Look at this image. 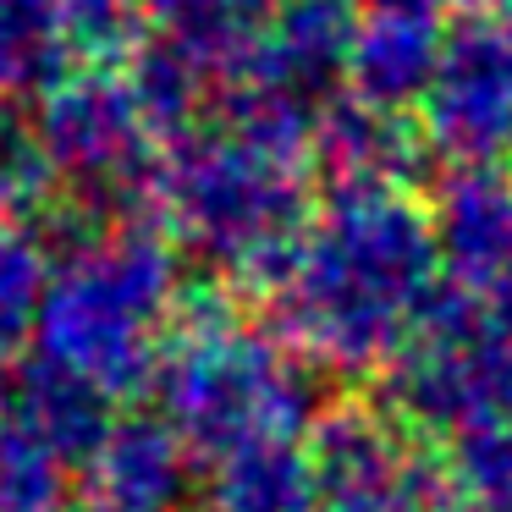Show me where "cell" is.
Segmentation results:
<instances>
[{"label":"cell","instance_id":"cell-1","mask_svg":"<svg viewBox=\"0 0 512 512\" xmlns=\"http://www.w3.org/2000/svg\"><path fill=\"white\" fill-rule=\"evenodd\" d=\"M430 254V226L397 193H336L265 287L281 336L331 369L386 358L430 298Z\"/></svg>","mask_w":512,"mask_h":512},{"label":"cell","instance_id":"cell-2","mask_svg":"<svg viewBox=\"0 0 512 512\" xmlns=\"http://www.w3.org/2000/svg\"><path fill=\"white\" fill-rule=\"evenodd\" d=\"M182 303L177 237L160 221H100L61 248L34 320L39 358L100 397L127 402L155 386L171 314Z\"/></svg>","mask_w":512,"mask_h":512},{"label":"cell","instance_id":"cell-3","mask_svg":"<svg viewBox=\"0 0 512 512\" xmlns=\"http://www.w3.org/2000/svg\"><path fill=\"white\" fill-rule=\"evenodd\" d=\"M155 391L199 463H221L259 441H292L309 419V380L292 342L254 331L226 292H182Z\"/></svg>","mask_w":512,"mask_h":512},{"label":"cell","instance_id":"cell-4","mask_svg":"<svg viewBox=\"0 0 512 512\" xmlns=\"http://www.w3.org/2000/svg\"><path fill=\"white\" fill-rule=\"evenodd\" d=\"M149 204L182 248L232 270L237 281L259 292L281 276L303 232L298 160L270 155L248 138L226 133L221 122L188 127L160 149Z\"/></svg>","mask_w":512,"mask_h":512},{"label":"cell","instance_id":"cell-5","mask_svg":"<svg viewBox=\"0 0 512 512\" xmlns=\"http://www.w3.org/2000/svg\"><path fill=\"white\" fill-rule=\"evenodd\" d=\"M34 127L83 215L105 221L100 210L133 215L149 204L166 138L149 127L122 67L72 61L34 100Z\"/></svg>","mask_w":512,"mask_h":512},{"label":"cell","instance_id":"cell-6","mask_svg":"<svg viewBox=\"0 0 512 512\" xmlns=\"http://www.w3.org/2000/svg\"><path fill=\"white\" fill-rule=\"evenodd\" d=\"M303 452L314 468V512H430L446 496L441 474H430L364 402L314 413Z\"/></svg>","mask_w":512,"mask_h":512},{"label":"cell","instance_id":"cell-7","mask_svg":"<svg viewBox=\"0 0 512 512\" xmlns=\"http://www.w3.org/2000/svg\"><path fill=\"white\" fill-rule=\"evenodd\" d=\"M188 457L166 413H122L78 468V512H177Z\"/></svg>","mask_w":512,"mask_h":512},{"label":"cell","instance_id":"cell-8","mask_svg":"<svg viewBox=\"0 0 512 512\" xmlns=\"http://www.w3.org/2000/svg\"><path fill=\"white\" fill-rule=\"evenodd\" d=\"M435 133L463 155H485L512 127V34L474 28L435 61L430 78Z\"/></svg>","mask_w":512,"mask_h":512},{"label":"cell","instance_id":"cell-9","mask_svg":"<svg viewBox=\"0 0 512 512\" xmlns=\"http://www.w3.org/2000/svg\"><path fill=\"white\" fill-rule=\"evenodd\" d=\"M358 23H364V12L353 0H276L265 39H259L248 67L270 72L287 89L320 100L347 72V61H353Z\"/></svg>","mask_w":512,"mask_h":512},{"label":"cell","instance_id":"cell-10","mask_svg":"<svg viewBox=\"0 0 512 512\" xmlns=\"http://www.w3.org/2000/svg\"><path fill=\"white\" fill-rule=\"evenodd\" d=\"M435 34H430V6H408V0H369L364 23L353 39V61L347 78L358 83V100L397 111L435 78Z\"/></svg>","mask_w":512,"mask_h":512},{"label":"cell","instance_id":"cell-11","mask_svg":"<svg viewBox=\"0 0 512 512\" xmlns=\"http://www.w3.org/2000/svg\"><path fill=\"white\" fill-rule=\"evenodd\" d=\"M138 12H144V34L177 45L215 83H226L254 61L276 0H138Z\"/></svg>","mask_w":512,"mask_h":512},{"label":"cell","instance_id":"cell-12","mask_svg":"<svg viewBox=\"0 0 512 512\" xmlns=\"http://www.w3.org/2000/svg\"><path fill=\"white\" fill-rule=\"evenodd\" d=\"M320 166L336 193H397L402 171H408V133L391 122L386 105H336L320 127Z\"/></svg>","mask_w":512,"mask_h":512},{"label":"cell","instance_id":"cell-13","mask_svg":"<svg viewBox=\"0 0 512 512\" xmlns=\"http://www.w3.org/2000/svg\"><path fill=\"white\" fill-rule=\"evenodd\" d=\"M78 56L61 0H0V100H39Z\"/></svg>","mask_w":512,"mask_h":512},{"label":"cell","instance_id":"cell-14","mask_svg":"<svg viewBox=\"0 0 512 512\" xmlns=\"http://www.w3.org/2000/svg\"><path fill=\"white\" fill-rule=\"evenodd\" d=\"M210 512H314V468L298 435L210 463Z\"/></svg>","mask_w":512,"mask_h":512},{"label":"cell","instance_id":"cell-15","mask_svg":"<svg viewBox=\"0 0 512 512\" xmlns=\"http://www.w3.org/2000/svg\"><path fill=\"white\" fill-rule=\"evenodd\" d=\"M0 512H78V457L0 402Z\"/></svg>","mask_w":512,"mask_h":512},{"label":"cell","instance_id":"cell-16","mask_svg":"<svg viewBox=\"0 0 512 512\" xmlns=\"http://www.w3.org/2000/svg\"><path fill=\"white\" fill-rule=\"evenodd\" d=\"M441 248L463 276H496L512 265V193L485 171H468L446 188Z\"/></svg>","mask_w":512,"mask_h":512},{"label":"cell","instance_id":"cell-17","mask_svg":"<svg viewBox=\"0 0 512 512\" xmlns=\"http://www.w3.org/2000/svg\"><path fill=\"white\" fill-rule=\"evenodd\" d=\"M122 72H127V83H133L138 105H144L149 127H155L166 144L182 138L188 127H199V105H204V94H210L215 78L193 56H182L177 45H166V39H155V34H138L133 50H127V61H122Z\"/></svg>","mask_w":512,"mask_h":512},{"label":"cell","instance_id":"cell-18","mask_svg":"<svg viewBox=\"0 0 512 512\" xmlns=\"http://www.w3.org/2000/svg\"><path fill=\"white\" fill-rule=\"evenodd\" d=\"M61 171L39 138L34 116H17V105L0 100V221L34 226L56 210Z\"/></svg>","mask_w":512,"mask_h":512},{"label":"cell","instance_id":"cell-19","mask_svg":"<svg viewBox=\"0 0 512 512\" xmlns=\"http://www.w3.org/2000/svg\"><path fill=\"white\" fill-rule=\"evenodd\" d=\"M50 265L45 237L34 226H12L0 221V353H17V347L34 336L39 303L50 287Z\"/></svg>","mask_w":512,"mask_h":512},{"label":"cell","instance_id":"cell-20","mask_svg":"<svg viewBox=\"0 0 512 512\" xmlns=\"http://www.w3.org/2000/svg\"><path fill=\"white\" fill-rule=\"evenodd\" d=\"M452 474L468 490H479L485 501L512 496V424H468L457 430Z\"/></svg>","mask_w":512,"mask_h":512},{"label":"cell","instance_id":"cell-21","mask_svg":"<svg viewBox=\"0 0 512 512\" xmlns=\"http://www.w3.org/2000/svg\"><path fill=\"white\" fill-rule=\"evenodd\" d=\"M67 12V28L78 39V56L83 61H105L116 50H133V39L144 34V12L138 0H61Z\"/></svg>","mask_w":512,"mask_h":512},{"label":"cell","instance_id":"cell-22","mask_svg":"<svg viewBox=\"0 0 512 512\" xmlns=\"http://www.w3.org/2000/svg\"><path fill=\"white\" fill-rule=\"evenodd\" d=\"M12 353H0V402H6V397H12Z\"/></svg>","mask_w":512,"mask_h":512},{"label":"cell","instance_id":"cell-23","mask_svg":"<svg viewBox=\"0 0 512 512\" xmlns=\"http://www.w3.org/2000/svg\"><path fill=\"white\" fill-rule=\"evenodd\" d=\"M501 320H507V331H512V276H507V292H501Z\"/></svg>","mask_w":512,"mask_h":512},{"label":"cell","instance_id":"cell-24","mask_svg":"<svg viewBox=\"0 0 512 512\" xmlns=\"http://www.w3.org/2000/svg\"><path fill=\"white\" fill-rule=\"evenodd\" d=\"M474 512H512V507H501V501H485V507H474Z\"/></svg>","mask_w":512,"mask_h":512}]
</instances>
